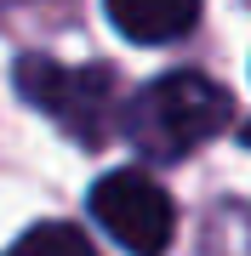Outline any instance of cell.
I'll list each match as a JSON object with an SVG mask.
<instances>
[{
  "label": "cell",
  "mask_w": 251,
  "mask_h": 256,
  "mask_svg": "<svg viewBox=\"0 0 251 256\" xmlns=\"http://www.w3.org/2000/svg\"><path fill=\"white\" fill-rule=\"evenodd\" d=\"M228 120H234V97L223 86L194 74V68H177V74H160L149 92L131 102L126 137L149 160H183L200 142H211Z\"/></svg>",
  "instance_id": "1"
},
{
  "label": "cell",
  "mask_w": 251,
  "mask_h": 256,
  "mask_svg": "<svg viewBox=\"0 0 251 256\" xmlns=\"http://www.w3.org/2000/svg\"><path fill=\"white\" fill-rule=\"evenodd\" d=\"M18 92H23V102L52 114L86 148H97L114 126V74L97 63L69 68V63H52V57H18Z\"/></svg>",
  "instance_id": "2"
},
{
  "label": "cell",
  "mask_w": 251,
  "mask_h": 256,
  "mask_svg": "<svg viewBox=\"0 0 251 256\" xmlns=\"http://www.w3.org/2000/svg\"><path fill=\"white\" fill-rule=\"evenodd\" d=\"M92 216L103 222V234L131 256H166L177 234V205L171 194L143 171H109L92 188Z\"/></svg>",
  "instance_id": "3"
},
{
  "label": "cell",
  "mask_w": 251,
  "mask_h": 256,
  "mask_svg": "<svg viewBox=\"0 0 251 256\" xmlns=\"http://www.w3.org/2000/svg\"><path fill=\"white\" fill-rule=\"evenodd\" d=\"M109 23L120 28L137 46H166V40H183L188 28L200 23V0H103Z\"/></svg>",
  "instance_id": "4"
},
{
  "label": "cell",
  "mask_w": 251,
  "mask_h": 256,
  "mask_svg": "<svg viewBox=\"0 0 251 256\" xmlns=\"http://www.w3.org/2000/svg\"><path fill=\"white\" fill-rule=\"evenodd\" d=\"M6 256H97V245L75 228V222H35Z\"/></svg>",
  "instance_id": "5"
},
{
  "label": "cell",
  "mask_w": 251,
  "mask_h": 256,
  "mask_svg": "<svg viewBox=\"0 0 251 256\" xmlns=\"http://www.w3.org/2000/svg\"><path fill=\"white\" fill-rule=\"evenodd\" d=\"M240 137H245V148H251V126H245V131H240Z\"/></svg>",
  "instance_id": "6"
}]
</instances>
